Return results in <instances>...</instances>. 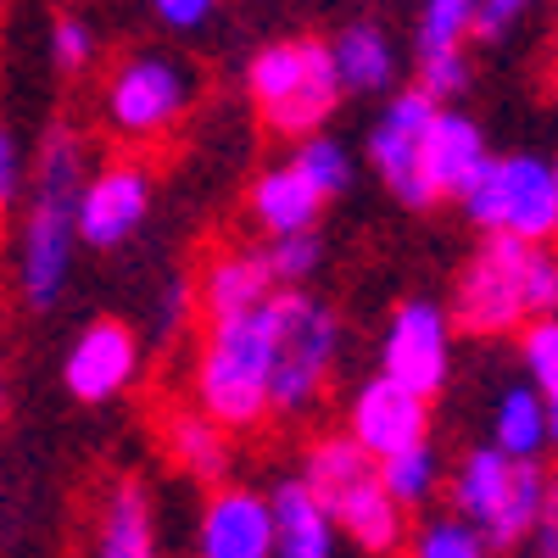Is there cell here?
<instances>
[{
  "mask_svg": "<svg viewBox=\"0 0 558 558\" xmlns=\"http://www.w3.org/2000/svg\"><path fill=\"white\" fill-rule=\"evenodd\" d=\"M89 173V146L73 123H51L39 134V146L28 157V202H23V223H17V296L34 313H51L68 291L73 274V252H78V184Z\"/></svg>",
  "mask_w": 558,
  "mask_h": 558,
  "instance_id": "1",
  "label": "cell"
},
{
  "mask_svg": "<svg viewBox=\"0 0 558 558\" xmlns=\"http://www.w3.org/2000/svg\"><path fill=\"white\" fill-rule=\"evenodd\" d=\"M447 318L475 341H502L536 318H558V246L486 235L452 279Z\"/></svg>",
  "mask_w": 558,
  "mask_h": 558,
  "instance_id": "2",
  "label": "cell"
},
{
  "mask_svg": "<svg viewBox=\"0 0 558 558\" xmlns=\"http://www.w3.org/2000/svg\"><path fill=\"white\" fill-rule=\"evenodd\" d=\"M542 463H514L475 441L458 452V463H447V514L475 525L492 553H525L542 525Z\"/></svg>",
  "mask_w": 558,
  "mask_h": 558,
  "instance_id": "3",
  "label": "cell"
},
{
  "mask_svg": "<svg viewBox=\"0 0 558 558\" xmlns=\"http://www.w3.org/2000/svg\"><path fill=\"white\" fill-rule=\"evenodd\" d=\"M268 380H274V330H268V307L207 324V341L191 368V397L196 413H207L218 430H257L268 418Z\"/></svg>",
  "mask_w": 558,
  "mask_h": 558,
  "instance_id": "4",
  "label": "cell"
},
{
  "mask_svg": "<svg viewBox=\"0 0 558 558\" xmlns=\"http://www.w3.org/2000/svg\"><path fill=\"white\" fill-rule=\"evenodd\" d=\"M274 330V380H268V413H307L324 402L341 363V313L313 291H274L268 302Z\"/></svg>",
  "mask_w": 558,
  "mask_h": 558,
  "instance_id": "5",
  "label": "cell"
},
{
  "mask_svg": "<svg viewBox=\"0 0 558 558\" xmlns=\"http://www.w3.org/2000/svg\"><path fill=\"white\" fill-rule=\"evenodd\" d=\"M246 96L263 107V123L286 140H313L324 134V123L336 118V107L347 101L341 84L330 73V51L324 39L302 34V39H268L246 62Z\"/></svg>",
  "mask_w": 558,
  "mask_h": 558,
  "instance_id": "6",
  "label": "cell"
},
{
  "mask_svg": "<svg viewBox=\"0 0 558 558\" xmlns=\"http://www.w3.org/2000/svg\"><path fill=\"white\" fill-rule=\"evenodd\" d=\"M481 235L553 246L558 241V157L542 151H502L481 168L470 196L458 202Z\"/></svg>",
  "mask_w": 558,
  "mask_h": 558,
  "instance_id": "7",
  "label": "cell"
},
{
  "mask_svg": "<svg viewBox=\"0 0 558 558\" xmlns=\"http://www.w3.org/2000/svg\"><path fill=\"white\" fill-rule=\"evenodd\" d=\"M196 101V73L168 51H134L112 68L101 89V123L129 146H157Z\"/></svg>",
  "mask_w": 558,
  "mask_h": 558,
  "instance_id": "8",
  "label": "cell"
},
{
  "mask_svg": "<svg viewBox=\"0 0 558 558\" xmlns=\"http://www.w3.org/2000/svg\"><path fill=\"white\" fill-rule=\"evenodd\" d=\"M452 336L458 330H452L441 302L402 296L386 318V336H380V375L391 386H402L408 397L430 402L452 380Z\"/></svg>",
  "mask_w": 558,
  "mask_h": 558,
  "instance_id": "9",
  "label": "cell"
},
{
  "mask_svg": "<svg viewBox=\"0 0 558 558\" xmlns=\"http://www.w3.org/2000/svg\"><path fill=\"white\" fill-rule=\"evenodd\" d=\"M441 107L425 101L418 89H391L386 107L375 112V123H368V140H363V151H368V168L380 173V184L408 207V213H430L436 207V191L425 184V168H418V151H425V129Z\"/></svg>",
  "mask_w": 558,
  "mask_h": 558,
  "instance_id": "10",
  "label": "cell"
},
{
  "mask_svg": "<svg viewBox=\"0 0 558 558\" xmlns=\"http://www.w3.org/2000/svg\"><path fill=\"white\" fill-rule=\"evenodd\" d=\"M151 196H157V179L140 157H112L101 168H89L78 184V246H96V252H118L129 246L151 218Z\"/></svg>",
  "mask_w": 558,
  "mask_h": 558,
  "instance_id": "11",
  "label": "cell"
},
{
  "mask_svg": "<svg viewBox=\"0 0 558 558\" xmlns=\"http://www.w3.org/2000/svg\"><path fill=\"white\" fill-rule=\"evenodd\" d=\"M140 380V336L129 330L123 318H96L73 336L68 357H62V386L73 402L96 408L123 397Z\"/></svg>",
  "mask_w": 558,
  "mask_h": 558,
  "instance_id": "12",
  "label": "cell"
},
{
  "mask_svg": "<svg viewBox=\"0 0 558 558\" xmlns=\"http://www.w3.org/2000/svg\"><path fill=\"white\" fill-rule=\"evenodd\" d=\"M347 436L375 458H397L418 441H430V402L408 397L402 386H391L386 375H368L357 391H352V408H347Z\"/></svg>",
  "mask_w": 558,
  "mask_h": 558,
  "instance_id": "13",
  "label": "cell"
},
{
  "mask_svg": "<svg viewBox=\"0 0 558 558\" xmlns=\"http://www.w3.org/2000/svg\"><path fill=\"white\" fill-rule=\"evenodd\" d=\"M196 558H279L274 508L252 486H218L196 514Z\"/></svg>",
  "mask_w": 558,
  "mask_h": 558,
  "instance_id": "14",
  "label": "cell"
},
{
  "mask_svg": "<svg viewBox=\"0 0 558 558\" xmlns=\"http://www.w3.org/2000/svg\"><path fill=\"white\" fill-rule=\"evenodd\" d=\"M486 162H492L486 129L470 112L441 107L425 129V151H418V168H425V184L436 191V202H463Z\"/></svg>",
  "mask_w": 558,
  "mask_h": 558,
  "instance_id": "15",
  "label": "cell"
},
{
  "mask_svg": "<svg viewBox=\"0 0 558 558\" xmlns=\"http://www.w3.org/2000/svg\"><path fill=\"white\" fill-rule=\"evenodd\" d=\"M324 51H330V73L341 84V96H391L397 78H402L397 39L375 17L341 23L330 39H324Z\"/></svg>",
  "mask_w": 558,
  "mask_h": 558,
  "instance_id": "16",
  "label": "cell"
},
{
  "mask_svg": "<svg viewBox=\"0 0 558 558\" xmlns=\"http://www.w3.org/2000/svg\"><path fill=\"white\" fill-rule=\"evenodd\" d=\"M268 302H274V274H268L257 246H229V252H218L202 268L196 307L207 313V324H229V318L263 313Z\"/></svg>",
  "mask_w": 558,
  "mask_h": 558,
  "instance_id": "17",
  "label": "cell"
},
{
  "mask_svg": "<svg viewBox=\"0 0 558 558\" xmlns=\"http://www.w3.org/2000/svg\"><path fill=\"white\" fill-rule=\"evenodd\" d=\"M89 558H157V508H151L146 481L123 475L107 486Z\"/></svg>",
  "mask_w": 558,
  "mask_h": 558,
  "instance_id": "18",
  "label": "cell"
},
{
  "mask_svg": "<svg viewBox=\"0 0 558 558\" xmlns=\"http://www.w3.org/2000/svg\"><path fill=\"white\" fill-rule=\"evenodd\" d=\"M246 213H252V223L263 229L268 241H291V235H318L324 202L307 191V179H302L291 162H279V168H263V173L252 179Z\"/></svg>",
  "mask_w": 558,
  "mask_h": 558,
  "instance_id": "19",
  "label": "cell"
},
{
  "mask_svg": "<svg viewBox=\"0 0 558 558\" xmlns=\"http://www.w3.org/2000/svg\"><path fill=\"white\" fill-rule=\"evenodd\" d=\"M162 447L173 458L179 475H191L202 486H229V470H235V441H229V430H218L207 413L196 408H173L162 418Z\"/></svg>",
  "mask_w": 558,
  "mask_h": 558,
  "instance_id": "20",
  "label": "cell"
},
{
  "mask_svg": "<svg viewBox=\"0 0 558 558\" xmlns=\"http://www.w3.org/2000/svg\"><path fill=\"white\" fill-rule=\"evenodd\" d=\"M274 508V547L279 558H336V520L296 475H286L268 492Z\"/></svg>",
  "mask_w": 558,
  "mask_h": 558,
  "instance_id": "21",
  "label": "cell"
},
{
  "mask_svg": "<svg viewBox=\"0 0 558 558\" xmlns=\"http://www.w3.org/2000/svg\"><path fill=\"white\" fill-rule=\"evenodd\" d=\"M330 520H336V536H347L352 547H363L368 558H386L397 547H408V514L386 497L380 475L375 481H363L357 492H347L336 508H330Z\"/></svg>",
  "mask_w": 558,
  "mask_h": 558,
  "instance_id": "22",
  "label": "cell"
},
{
  "mask_svg": "<svg viewBox=\"0 0 558 558\" xmlns=\"http://www.w3.org/2000/svg\"><path fill=\"white\" fill-rule=\"evenodd\" d=\"M486 447H497L502 458H514V463H542V452H547V397L531 391L525 380H508L492 397Z\"/></svg>",
  "mask_w": 558,
  "mask_h": 558,
  "instance_id": "23",
  "label": "cell"
},
{
  "mask_svg": "<svg viewBox=\"0 0 558 558\" xmlns=\"http://www.w3.org/2000/svg\"><path fill=\"white\" fill-rule=\"evenodd\" d=\"M324 508H336L347 492H357L363 481H375V458H368L347 430L341 436H318L302 452V475H296Z\"/></svg>",
  "mask_w": 558,
  "mask_h": 558,
  "instance_id": "24",
  "label": "cell"
},
{
  "mask_svg": "<svg viewBox=\"0 0 558 558\" xmlns=\"http://www.w3.org/2000/svg\"><path fill=\"white\" fill-rule=\"evenodd\" d=\"M375 475H380L386 497L402 508V514H413V508H418V514H430V502L447 492V458H441L436 441H418V447L375 463Z\"/></svg>",
  "mask_w": 558,
  "mask_h": 558,
  "instance_id": "25",
  "label": "cell"
},
{
  "mask_svg": "<svg viewBox=\"0 0 558 558\" xmlns=\"http://www.w3.org/2000/svg\"><path fill=\"white\" fill-rule=\"evenodd\" d=\"M291 168L307 179V191L318 196V202H336V196H347L352 191V179H357V157H352V146L341 134H313V140H302L296 146V157H291Z\"/></svg>",
  "mask_w": 558,
  "mask_h": 558,
  "instance_id": "26",
  "label": "cell"
},
{
  "mask_svg": "<svg viewBox=\"0 0 558 558\" xmlns=\"http://www.w3.org/2000/svg\"><path fill=\"white\" fill-rule=\"evenodd\" d=\"M408 558H492V547L481 542L475 525L436 508V514H418L408 525Z\"/></svg>",
  "mask_w": 558,
  "mask_h": 558,
  "instance_id": "27",
  "label": "cell"
},
{
  "mask_svg": "<svg viewBox=\"0 0 558 558\" xmlns=\"http://www.w3.org/2000/svg\"><path fill=\"white\" fill-rule=\"evenodd\" d=\"M470 51V0H425L413 17V57Z\"/></svg>",
  "mask_w": 558,
  "mask_h": 558,
  "instance_id": "28",
  "label": "cell"
},
{
  "mask_svg": "<svg viewBox=\"0 0 558 558\" xmlns=\"http://www.w3.org/2000/svg\"><path fill=\"white\" fill-rule=\"evenodd\" d=\"M470 78H475L470 51H425V57H413V89L425 101H436V107L458 101L463 89H470Z\"/></svg>",
  "mask_w": 558,
  "mask_h": 558,
  "instance_id": "29",
  "label": "cell"
},
{
  "mask_svg": "<svg viewBox=\"0 0 558 558\" xmlns=\"http://www.w3.org/2000/svg\"><path fill=\"white\" fill-rule=\"evenodd\" d=\"M514 341H520L525 386L542 391L547 402H558V318H536V324H525Z\"/></svg>",
  "mask_w": 558,
  "mask_h": 558,
  "instance_id": "30",
  "label": "cell"
},
{
  "mask_svg": "<svg viewBox=\"0 0 558 558\" xmlns=\"http://www.w3.org/2000/svg\"><path fill=\"white\" fill-rule=\"evenodd\" d=\"M263 263H268V274H274V291H307V279H313L318 263H324V246H318V235L268 241V246H263Z\"/></svg>",
  "mask_w": 558,
  "mask_h": 558,
  "instance_id": "31",
  "label": "cell"
},
{
  "mask_svg": "<svg viewBox=\"0 0 558 558\" xmlns=\"http://www.w3.org/2000/svg\"><path fill=\"white\" fill-rule=\"evenodd\" d=\"M96 51H101L96 23H84L78 12H57V17H51V68H57V73L96 68Z\"/></svg>",
  "mask_w": 558,
  "mask_h": 558,
  "instance_id": "32",
  "label": "cell"
},
{
  "mask_svg": "<svg viewBox=\"0 0 558 558\" xmlns=\"http://www.w3.org/2000/svg\"><path fill=\"white\" fill-rule=\"evenodd\" d=\"M531 17L525 0H470V39L481 45H502L508 34H520Z\"/></svg>",
  "mask_w": 558,
  "mask_h": 558,
  "instance_id": "33",
  "label": "cell"
},
{
  "mask_svg": "<svg viewBox=\"0 0 558 558\" xmlns=\"http://www.w3.org/2000/svg\"><path fill=\"white\" fill-rule=\"evenodd\" d=\"M28 191V157L17 146V134L7 129V118H0V213H12Z\"/></svg>",
  "mask_w": 558,
  "mask_h": 558,
  "instance_id": "34",
  "label": "cell"
},
{
  "mask_svg": "<svg viewBox=\"0 0 558 558\" xmlns=\"http://www.w3.org/2000/svg\"><path fill=\"white\" fill-rule=\"evenodd\" d=\"M213 17H218L213 0H157V23L173 28V34H196V28H207Z\"/></svg>",
  "mask_w": 558,
  "mask_h": 558,
  "instance_id": "35",
  "label": "cell"
},
{
  "mask_svg": "<svg viewBox=\"0 0 558 558\" xmlns=\"http://www.w3.org/2000/svg\"><path fill=\"white\" fill-rule=\"evenodd\" d=\"M191 313H196V291L184 286V279H168V286H162V302H157V336H179Z\"/></svg>",
  "mask_w": 558,
  "mask_h": 558,
  "instance_id": "36",
  "label": "cell"
},
{
  "mask_svg": "<svg viewBox=\"0 0 558 558\" xmlns=\"http://www.w3.org/2000/svg\"><path fill=\"white\" fill-rule=\"evenodd\" d=\"M531 558H558V470H547V486H542V525L525 547Z\"/></svg>",
  "mask_w": 558,
  "mask_h": 558,
  "instance_id": "37",
  "label": "cell"
},
{
  "mask_svg": "<svg viewBox=\"0 0 558 558\" xmlns=\"http://www.w3.org/2000/svg\"><path fill=\"white\" fill-rule=\"evenodd\" d=\"M547 452H558V402H547Z\"/></svg>",
  "mask_w": 558,
  "mask_h": 558,
  "instance_id": "38",
  "label": "cell"
},
{
  "mask_svg": "<svg viewBox=\"0 0 558 558\" xmlns=\"http://www.w3.org/2000/svg\"><path fill=\"white\" fill-rule=\"evenodd\" d=\"M0 408H7V386H0Z\"/></svg>",
  "mask_w": 558,
  "mask_h": 558,
  "instance_id": "39",
  "label": "cell"
}]
</instances>
